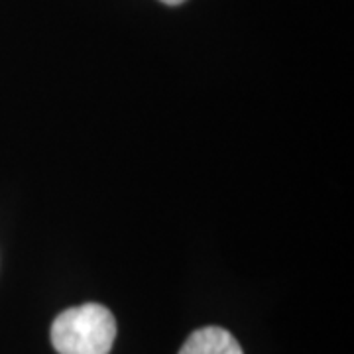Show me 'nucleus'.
I'll return each instance as SVG.
<instances>
[{"instance_id": "1", "label": "nucleus", "mask_w": 354, "mask_h": 354, "mask_svg": "<svg viewBox=\"0 0 354 354\" xmlns=\"http://www.w3.org/2000/svg\"><path fill=\"white\" fill-rule=\"evenodd\" d=\"M114 337L113 313L99 304L71 307L51 325V342L59 354H109Z\"/></svg>"}, {"instance_id": "2", "label": "nucleus", "mask_w": 354, "mask_h": 354, "mask_svg": "<svg viewBox=\"0 0 354 354\" xmlns=\"http://www.w3.org/2000/svg\"><path fill=\"white\" fill-rule=\"evenodd\" d=\"M179 354H244L239 341L221 327H203L191 333Z\"/></svg>"}, {"instance_id": "3", "label": "nucleus", "mask_w": 354, "mask_h": 354, "mask_svg": "<svg viewBox=\"0 0 354 354\" xmlns=\"http://www.w3.org/2000/svg\"><path fill=\"white\" fill-rule=\"evenodd\" d=\"M160 2H164L167 6H179V4H183L185 0H160Z\"/></svg>"}]
</instances>
